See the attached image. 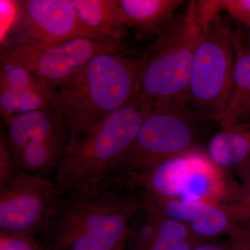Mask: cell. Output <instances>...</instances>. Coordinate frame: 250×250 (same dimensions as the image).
I'll use <instances>...</instances> for the list:
<instances>
[{
    "label": "cell",
    "instance_id": "28",
    "mask_svg": "<svg viewBox=\"0 0 250 250\" xmlns=\"http://www.w3.org/2000/svg\"><path fill=\"white\" fill-rule=\"evenodd\" d=\"M59 250V249H52V250Z\"/></svg>",
    "mask_w": 250,
    "mask_h": 250
},
{
    "label": "cell",
    "instance_id": "20",
    "mask_svg": "<svg viewBox=\"0 0 250 250\" xmlns=\"http://www.w3.org/2000/svg\"><path fill=\"white\" fill-rule=\"evenodd\" d=\"M239 184L236 200L229 204L239 219L242 226L250 229V161L238 169Z\"/></svg>",
    "mask_w": 250,
    "mask_h": 250
},
{
    "label": "cell",
    "instance_id": "21",
    "mask_svg": "<svg viewBox=\"0 0 250 250\" xmlns=\"http://www.w3.org/2000/svg\"><path fill=\"white\" fill-rule=\"evenodd\" d=\"M0 250H45L34 237L0 233Z\"/></svg>",
    "mask_w": 250,
    "mask_h": 250
},
{
    "label": "cell",
    "instance_id": "8",
    "mask_svg": "<svg viewBox=\"0 0 250 250\" xmlns=\"http://www.w3.org/2000/svg\"><path fill=\"white\" fill-rule=\"evenodd\" d=\"M14 5L4 45H49L77 38L111 41L82 22L71 0H24Z\"/></svg>",
    "mask_w": 250,
    "mask_h": 250
},
{
    "label": "cell",
    "instance_id": "29",
    "mask_svg": "<svg viewBox=\"0 0 250 250\" xmlns=\"http://www.w3.org/2000/svg\"><path fill=\"white\" fill-rule=\"evenodd\" d=\"M249 31H250V29H249Z\"/></svg>",
    "mask_w": 250,
    "mask_h": 250
},
{
    "label": "cell",
    "instance_id": "14",
    "mask_svg": "<svg viewBox=\"0 0 250 250\" xmlns=\"http://www.w3.org/2000/svg\"><path fill=\"white\" fill-rule=\"evenodd\" d=\"M181 0H118L125 22L141 39L155 38L183 4Z\"/></svg>",
    "mask_w": 250,
    "mask_h": 250
},
{
    "label": "cell",
    "instance_id": "3",
    "mask_svg": "<svg viewBox=\"0 0 250 250\" xmlns=\"http://www.w3.org/2000/svg\"><path fill=\"white\" fill-rule=\"evenodd\" d=\"M153 105L139 93L83 134L69 138L56 167L61 196L102 183L110 177L112 164L134 141Z\"/></svg>",
    "mask_w": 250,
    "mask_h": 250
},
{
    "label": "cell",
    "instance_id": "5",
    "mask_svg": "<svg viewBox=\"0 0 250 250\" xmlns=\"http://www.w3.org/2000/svg\"><path fill=\"white\" fill-rule=\"evenodd\" d=\"M235 52L233 33L217 15L202 30L189 79L187 104L202 116L220 123L232 85Z\"/></svg>",
    "mask_w": 250,
    "mask_h": 250
},
{
    "label": "cell",
    "instance_id": "13",
    "mask_svg": "<svg viewBox=\"0 0 250 250\" xmlns=\"http://www.w3.org/2000/svg\"><path fill=\"white\" fill-rule=\"evenodd\" d=\"M185 154L162 161L139 172L118 176L131 187L142 189L148 198L179 197V186L183 174Z\"/></svg>",
    "mask_w": 250,
    "mask_h": 250
},
{
    "label": "cell",
    "instance_id": "27",
    "mask_svg": "<svg viewBox=\"0 0 250 250\" xmlns=\"http://www.w3.org/2000/svg\"><path fill=\"white\" fill-rule=\"evenodd\" d=\"M114 250H126V239L124 240L115 248Z\"/></svg>",
    "mask_w": 250,
    "mask_h": 250
},
{
    "label": "cell",
    "instance_id": "18",
    "mask_svg": "<svg viewBox=\"0 0 250 250\" xmlns=\"http://www.w3.org/2000/svg\"><path fill=\"white\" fill-rule=\"evenodd\" d=\"M68 140V131H64L30 141L21 152L14 154L18 168L39 175L56 168Z\"/></svg>",
    "mask_w": 250,
    "mask_h": 250
},
{
    "label": "cell",
    "instance_id": "22",
    "mask_svg": "<svg viewBox=\"0 0 250 250\" xmlns=\"http://www.w3.org/2000/svg\"><path fill=\"white\" fill-rule=\"evenodd\" d=\"M14 153L10 149L6 138H0V184L4 183L20 171Z\"/></svg>",
    "mask_w": 250,
    "mask_h": 250
},
{
    "label": "cell",
    "instance_id": "15",
    "mask_svg": "<svg viewBox=\"0 0 250 250\" xmlns=\"http://www.w3.org/2000/svg\"><path fill=\"white\" fill-rule=\"evenodd\" d=\"M235 57L232 85L228 104L220 121L221 128L238 123L250 114V45H243L233 33Z\"/></svg>",
    "mask_w": 250,
    "mask_h": 250
},
{
    "label": "cell",
    "instance_id": "9",
    "mask_svg": "<svg viewBox=\"0 0 250 250\" xmlns=\"http://www.w3.org/2000/svg\"><path fill=\"white\" fill-rule=\"evenodd\" d=\"M61 198L55 183L18 171L0 184V233L33 236L45 232Z\"/></svg>",
    "mask_w": 250,
    "mask_h": 250
},
{
    "label": "cell",
    "instance_id": "23",
    "mask_svg": "<svg viewBox=\"0 0 250 250\" xmlns=\"http://www.w3.org/2000/svg\"><path fill=\"white\" fill-rule=\"evenodd\" d=\"M220 6L231 18L250 29V0H223Z\"/></svg>",
    "mask_w": 250,
    "mask_h": 250
},
{
    "label": "cell",
    "instance_id": "24",
    "mask_svg": "<svg viewBox=\"0 0 250 250\" xmlns=\"http://www.w3.org/2000/svg\"><path fill=\"white\" fill-rule=\"evenodd\" d=\"M205 242L207 241L199 239L174 241L156 234L155 239L147 250H191Z\"/></svg>",
    "mask_w": 250,
    "mask_h": 250
},
{
    "label": "cell",
    "instance_id": "1",
    "mask_svg": "<svg viewBox=\"0 0 250 250\" xmlns=\"http://www.w3.org/2000/svg\"><path fill=\"white\" fill-rule=\"evenodd\" d=\"M118 177L62 195L45 232L49 250H114L131 220L144 208V194Z\"/></svg>",
    "mask_w": 250,
    "mask_h": 250
},
{
    "label": "cell",
    "instance_id": "11",
    "mask_svg": "<svg viewBox=\"0 0 250 250\" xmlns=\"http://www.w3.org/2000/svg\"><path fill=\"white\" fill-rule=\"evenodd\" d=\"M54 88L16 65L1 64L0 111L4 121L11 117L52 107Z\"/></svg>",
    "mask_w": 250,
    "mask_h": 250
},
{
    "label": "cell",
    "instance_id": "19",
    "mask_svg": "<svg viewBox=\"0 0 250 250\" xmlns=\"http://www.w3.org/2000/svg\"><path fill=\"white\" fill-rule=\"evenodd\" d=\"M195 236L205 241L230 237L243 228L230 205L206 204L196 218L189 224Z\"/></svg>",
    "mask_w": 250,
    "mask_h": 250
},
{
    "label": "cell",
    "instance_id": "6",
    "mask_svg": "<svg viewBox=\"0 0 250 250\" xmlns=\"http://www.w3.org/2000/svg\"><path fill=\"white\" fill-rule=\"evenodd\" d=\"M191 119L187 111L152 110L134 141L112 164L110 177L146 170L197 149Z\"/></svg>",
    "mask_w": 250,
    "mask_h": 250
},
{
    "label": "cell",
    "instance_id": "12",
    "mask_svg": "<svg viewBox=\"0 0 250 250\" xmlns=\"http://www.w3.org/2000/svg\"><path fill=\"white\" fill-rule=\"evenodd\" d=\"M4 122L7 125L5 138L14 154L31 141L67 131L63 120L52 107L16 115Z\"/></svg>",
    "mask_w": 250,
    "mask_h": 250
},
{
    "label": "cell",
    "instance_id": "2",
    "mask_svg": "<svg viewBox=\"0 0 250 250\" xmlns=\"http://www.w3.org/2000/svg\"><path fill=\"white\" fill-rule=\"evenodd\" d=\"M145 62L146 54L137 59L100 54L54 88L51 106L66 125L69 138L83 134L127 103L139 90Z\"/></svg>",
    "mask_w": 250,
    "mask_h": 250
},
{
    "label": "cell",
    "instance_id": "26",
    "mask_svg": "<svg viewBox=\"0 0 250 250\" xmlns=\"http://www.w3.org/2000/svg\"><path fill=\"white\" fill-rule=\"evenodd\" d=\"M191 250H230L229 241H207L198 245Z\"/></svg>",
    "mask_w": 250,
    "mask_h": 250
},
{
    "label": "cell",
    "instance_id": "4",
    "mask_svg": "<svg viewBox=\"0 0 250 250\" xmlns=\"http://www.w3.org/2000/svg\"><path fill=\"white\" fill-rule=\"evenodd\" d=\"M202 29L196 1L174 18L154 38L146 54L138 93L154 109L187 111L189 79Z\"/></svg>",
    "mask_w": 250,
    "mask_h": 250
},
{
    "label": "cell",
    "instance_id": "17",
    "mask_svg": "<svg viewBox=\"0 0 250 250\" xmlns=\"http://www.w3.org/2000/svg\"><path fill=\"white\" fill-rule=\"evenodd\" d=\"M208 155L225 170L242 167L250 161V123L221 128L210 139Z\"/></svg>",
    "mask_w": 250,
    "mask_h": 250
},
{
    "label": "cell",
    "instance_id": "16",
    "mask_svg": "<svg viewBox=\"0 0 250 250\" xmlns=\"http://www.w3.org/2000/svg\"><path fill=\"white\" fill-rule=\"evenodd\" d=\"M87 27L107 40L121 41L128 29L118 0H71Z\"/></svg>",
    "mask_w": 250,
    "mask_h": 250
},
{
    "label": "cell",
    "instance_id": "25",
    "mask_svg": "<svg viewBox=\"0 0 250 250\" xmlns=\"http://www.w3.org/2000/svg\"><path fill=\"white\" fill-rule=\"evenodd\" d=\"M230 250H250V230L242 228L229 237Z\"/></svg>",
    "mask_w": 250,
    "mask_h": 250
},
{
    "label": "cell",
    "instance_id": "7",
    "mask_svg": "<svg viewBox=\"0 0 250 250\" xmlns=\"http://www.w3.org/2000/svg\"><path fill=\"white\" fill-rule=\"evenodd\" d=\"M128 51L124 41H98L77 38L49 45H4L1 64L19 65L53 88L66 82L93 58L103 54Z\"/></svg>",
    "mask_w": 250,
    "mask_h": 250
},
{
    "label": "cell",
    "instance_id": "10",
    "mask_svg": "<svg viewBox=\"0 0 250 250\" xmlns=\"http://www.w3.org/2000/svg\"><path fill=\"white\" fill-rule=\"evenodd\" d=\"M239 184L227 177L226 170L208 155L195 149L185 154L179 197L186 200L222 205L223 200L234 202Z\"/></svg>",
    "mask_w": 250,
    "mask_h": 250
}]
</instances>
